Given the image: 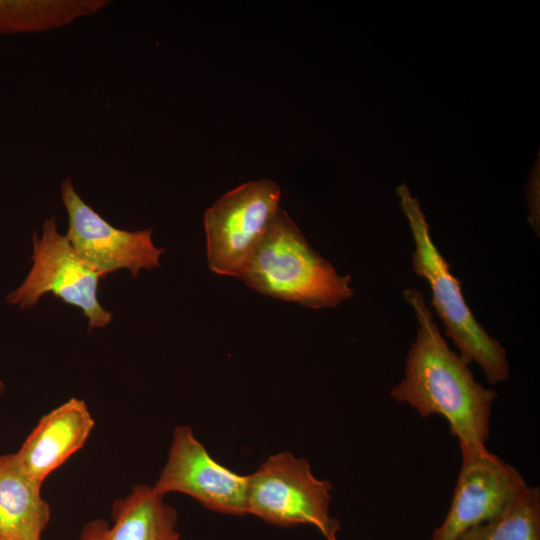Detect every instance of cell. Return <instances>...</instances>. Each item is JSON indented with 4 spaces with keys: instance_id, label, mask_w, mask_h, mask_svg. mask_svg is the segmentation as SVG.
<instances>
[{
    "instance_id": "cell-1",
    "label": "cell",
    "mask_w": 540,
    "mask_h": 540,
    "mask_svg": "<svg viewBox=\"0 0 540 540\" xmlns=\"http://www.w3.org/2000/svg\"><path fill=\"white\" fill-rule=\"evenodd\" d=\"M403 297L416 317V337L407 352L404 377L390 396L423 418L442 416L459 446L487 447L497 392L479 383L450 349L422 293L407 288Z\"/></svg>"
},
{
    "instance_id": "cell-2",
    "label": "cell",
    "mask_w": 540,
    "mask_h": 540,
    "mask_svg": "<svg viewBox=\"0 0 540 540\" xmlns=\"http://www.w3.org/2000/svg\"><path fill=\"white\" fill-rule=\"evenodd\" d=\"M239 278L261 294L312 309L336 307L355 293L351 277L339 275L281 208Z\"/></svg>"
},
{
    "instance_id": "cell-3",
    "label": "cell",
    "mask_w": 540,
    "mask_h": 540,
    "mask_svg": "<svg viewBox=\"0 0 540 540\" xmlns=\"http://www.w3.org/2000/svg\"><path fill=\"white\" fill-rule=\"evenodd\" d=\"M399 205L407 218L414 241L411 263L414 273L431 291V305L441 319L445 334L467 364H477L490 384L508 379L510 364L502 344L477 321L462 292L461 281L436 247L417 198L406 184L396 188Z\"/></svg>"
},
{
    "instance_id": "cell-4",
    "label": "cell",
    "mask_w": 540,
    "mask_h": 540,
    "mask_svg": "<svg viewBox=\"0 0 540 540\" xmlns=\"http://www.w3.org/2000/svg\"><path fill=\"white\" fill-rule=\"evenodd\" d=\"M31 268L22 283L9 292L6 301L20 310L32 309L47 294L81 310L88 330L110 324L113 313L98 299V286L105 278L72 246L66 234L58 232L55 216L46 218L41 236L32 237Z\"/></svg>"
},
{
    "instance_id": "cell-5",
    "label": "cell",
    "mask_w": 540,
    "mask_h": 540,
    "mask_svg": "<svg viewBox=\"0 0 540 540\" xmlns=\"http://www.w3.org/2000/svg\"><path fill=\"white\" fill-rule=\"evenodd\" d=\"M331 490L328 480L313 475L306 459L282 452L247 475L246 511L281 527L313 525L327 539L340 528L329 513Z\"/></svg>"
},
{
    "instance_id": "cell-6",
    "label": "cell",
    "mask_w": 540,
    "mask_h": 540,
    "mask_svg": "<svg viewBox=\"0 0 540 540\" xmlns=\"http://www.w3.org/2000/svg\"><path fill=\"white\" fill-rule=\"evenodd\" d=\"M272 180L244 183L221 196L204 214L207 261L218 275L240 277L280 207Z\"/></svg>"
},
{
    "instance_id": "cell-7",
    "label": "cell",
    "mask_w": 540,
    "mask_h": 540,
    "mask_svg": "<svg viewBox=\"0 0 540 540\" xmlns=\"http://www.w3.org/2000/svg\"><path fill=\"white\" fill-rule=\"evenodd\" d=\"M60 193L68 216L67 238L104 277L126 269L137 278L141 270L160 266L165 248L153 243L152 228L129 231L111 225L80 197L69 177Z\"/></svg>"
},
{
    "instance_id": "cell-8",
    "label": "cell",
    "mask_w": 540,
    "mask_h": 540,
    "mask_svg": "<svg viewBox=\"0 0 540 540\" xmlns=\"http://www.w3.org/2000/svg\"><path fill=\"white\" fill-rule=\"evenodd\" d=\"M461 467L450 508L431 540H456L466 530L501 514L526 488L516 468L487 447L460 446Z\"/></svg>"
},
{
    "instance_id": "cell-9",
    "label": "cell",
    "mask_w": 540,
    "mask_h": 540,
    "mask_svg": "<svg viewBox=\"0 0 540 540\" xmlns=\"http://www.w3.org/2000/svg\"><path fill=\"white\" fill-rule=\"evenodd\" d=\"M152 489L162 497L186 494L215 512L247 514V476L216 462L186 425L175 427L167 461Z\"/></svg>"
},
{
    "instance_id": "cell-10",
    "label": "cell",
    "mask_w": 540,
    "mask_h": 540,
    "mask_svg": "<svg viewBox=\"0 0 540 540\" xmlns=\"http://www.w3.org/2000/svg\"><path fill=\"white\" fill-rule=\"evenodd\" d=\"M95 421L85 403L71 398L44 415L15 453L24 470L43 484L86 443Z\"/></svg>"
},
{
    "instance_id": "cell-11",
    "label": "cell",
    "mask_w": 540,
    "mask_h": 540,
    "mask_svg": "<svg viewBox=\"0 0 540 540\" xmlns=\"http://www.w3.org/2000/svg\"><path fill=\"white\" fill-rule=\"evenodd\" d=\"M111 516V525L101 518L87 522L79 540H183L176 509L150 486H133L114 501Z\"/></svg>"
},
{
    "instance_id": "cell-12",
    "label": "cell",
    "mask_w": 540,
    "mask_h": 540,
    "mask_svg": "<svg viewBox=\"0 0 540 540\" xmlns=\"http://www.w3.org/2000/svg\"><path fill=\"white\" fill-rule=\"evenodd\" d=\"M15 453L0 455V540H42L51 509Z\"/></svg>"
},
{
    "instance_id": "cell-13",
    "label": "cell",
    "mask_w": 540,
    "mask_h": 540,
    "mask_svg": "<svg viewBox=\"0 0 540 540\" xmlns=\"http://www.w3.org/2000/svg\"><path fill=\"white\" fill-rule=\"evenodd\" d=\"M108 4L107 0H0V34L56 29L91 16Z\"/></svg>"
},
{
    "instance_id": "cell-14",
    "label": "cell",
    "mask_w": 540,
    "mask_h": 540,
    "mask_svg": "<svg viewBox=\"0 0 540 540\" xmlns=\"http://www.w3.org/2000/svg\"><path fill=\"white\" fill-rule=\"evenodd\" d=\"M456 540H540V489L527 485L501 514Z\"/></svg>"
},
{
    "instance_id": "cell-15",
    "label": "cell",
    "mask_w": 540,
    "mask_h": 540,
    "mask_svg": "<svg viewBox=\"0 0 540 540\" xmlns=\"http://www.w3.org/2000/svg\"><path fill=\"white\" fill-rule=\"evenodd\" d=\"M4 390H5L4 382L0 379V397L4 393Z\"/></svg>"
},
{
    "instance_id": "cell-16",
    "label": "cell",
    "mask_w": 540,
    "mask_h": 540,
    "mask_svg": "<svg viewBox=\"0 0 540 540\" xmlns=\"http://www.w3.org/2000/svg\"><path fill=\"white\" fill-rule=\"evenodd\" d=\"M326 540H338L337 535L331 536V537L327 538Z\"/></svg>"
}]
</instances>
